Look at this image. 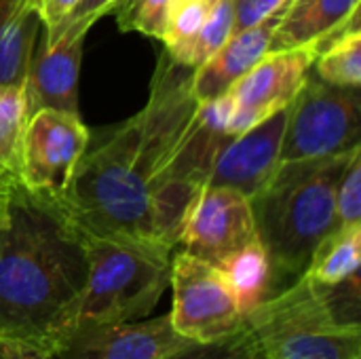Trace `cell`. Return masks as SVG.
<instances>
[{
    "mask_svg": "<svg viewBox=\"0 0 361 359\" xmlns=\"http://www.w3.org/2000/svg\"><path fill=\"white\" fill-rule=\"evenodd\" d=\"M190 68L180 66L165 51L146 106L110 127L97 142L89 140L91 148H85L57 203L85 237L163 245L154 233V197L161 174L199 106L190 91Z\"/></svg>",
    "mask_w": 361,
    "mask_h": 359,
    "instance_id": "6da1fadb",
    "label": "cell"
},
{
    "mask_svg": "<svg viewBox=\"0 0 361 359\" xmlns=\"http://www.w3.org/2000/svg\"><path fill=\"white\" fill-rule=\"evenodd\" d=\"M87 239L66 212L19 182L0 226V341L57 359L87 286Z\"/></svg>",
    "mask_w": 361,
    "mask_h": 359,
    "instance_id": "7a4b0ae2",
    "label": "cell"
},
{
    "mask_svg": "<svg viewBox=\"0 0 361 359\" xmlns=\"http://www.w3.org/2000/svg\"><path fill=\"white\" fill-rule=\"evenodd\" d=\"M361 146L319 159L279 163L254 197L256 237L269 254L275 281L298 279L322 239L336 229V186Z\"/></svg>",
    "mask_w": 361,
    "mask_h": 359,
    "instance_id": "3957f363",
    "label": "cell"
},
{
    "mask_svg": "<svg viewBox=\"0 0 361 359\" xmlns=\"http://www.w3.org/2000/svg\"><path fill=\"white\" fill-rule=\"evenodd\" d=\"M89 275L74 334L95 326L144 320L169 288L171 254L157 243L85 237Z\"/></svg>",
    "mask_w": 361,
    "mask_h": 359,
    "instance_id": "277c9868",
    "label": "cell"
},
{
    "mask_svg": "<svg viewBox=\"0 0 361 359\" xmlns=\"http://www.w3.org/2000/svg\"><path fill=\"white\" fill-rule=\"evenodd\" d=\"M262 359H361V326L341 322L305 273L245 315Z\"/></svg>",
    "mask_w": 361,
    "mask_h": 359,
    "instance_id": "5b68a950",
    "label": "cell"
},
{
    "mask_svg": "<svg viewBox=\"0 0 361 359\" xmlns=\"http://www.w3.org/2000/svg\"><path fill=\"white\" fill-rule=\"evenodd\" d=\"M360 138V89L334 87L309 74L288 106L281 163L349 152L361 146Z\"/></svg>",
    "mask_w": 361,
    "mask_h": 359,
    "instance_id": "8992f818",
    "label": "cell"
},
{
    "mask_svg": "<svg viewBox=\"0 0 361 359\" xmlns=\"http://www.w3.org/2000/svg\"><path fill=\"white\" fill-rule=\"evenodd\" d=\"M169 286L173 292L169 320L180 336L192 343H209L245 324L237 298L216 264L173 250Z\"/></svg>",
    "mask_w": 361,
    "mask_h": 359,
    "instance_id": "52a82bcc",
    "label": "cell"
},
{
    "mask_svg": "<svg viewBox=\"0 0 361 359\" xmlns=\"http://www.w3.org/2000/svg\"><path fill=\"white\" fill-rule=\"evenodd\" d=\"M89 140L80 114L38 110L23 125L17 182L27 193L59 203Z\"/></svg>",
    "mask_w": 361,
    "mask_h": 359,
    "instance_id": "ba28073f",
    "label": "cell"
},
{
    "mask_svg": "<svg viewBox=\"0 0 361 359\" xmlns=\"http://www.w3.org/2000/svg\"><path fill=\"white\" fill-rule=\"evenodd\" d=\"M315 55V44L269 51L252 70H247L226 91L233 106L231 135H239L277 110L288 108L309 78Z\"/></svg>",
    "mask_w": 361,
    "mask_h": 359,
    "instance_id": "9c48e42d",
    "label": "cell"
},
{
    "mask_svg": "<svg viewBox=\"0 0 361 359\" xmlns=\"http://www.w3.org/2000/svg\"><path fill=\"white\" fill-rule=\"evenodd\" d=\"M256 239L252 201L231 188L205 186L186 216L178 245L218 267L226 256Z\"/></svg>",
    "mask_w": 361,
    "mask_h": 359,
    "instance_id": "30bf717a",
    "label": "cell"
},
{
    "mask_svg": "<svg viewBox=\"0 0 361 359\" xmlns=\"http://www.w3.org/2000/svg\"><path fill=\"white\" fill-rule=\"evenodd\" d=\"M89 28L74 23L51 42L40 30L21 85L27 118L38 110L78 114V76Z\"/></svg>",
    "mask_w": 361,
    "mask_h": 359,
    "instance_id": "8fae6325",
    "label": "cell"
},
{
    "mask_svg": "<svg viewBox=\"0 0 361 359\" xmlns=\"http://www.w3.org/2000/svg\"><path fill=\"white\" fill-rule=\"evenodd\" d=\"M288 108L277 110L247 131L233 135L218 152L207 186L231 188L254 199L281 163V142Z\"/></svg>",
    "mask_w": 361,
    "mask_h": 359,
    "instance_id": "7c38bea8",
    "label": "cell"
},
{
    "mask_svg": "<svg viewBox=\"0 0 361 359\" xmlns=\"http://www.w3.org/2000/svg\"><path fill=\"white\" fill-rule=\"evenodd\" d=\"M190 343L180 336L169 320V313L108 324L80 330L70 336L57 359H161Z\"/></svg>",
    "mask_w": 361,
    "mask_h": 359,
    "instance_id": "4fadbf2b",
    "label": "cell"
},
{
    "mask_svg": "<svg viewBox=\"0 0 361 359\" xmlns=\"http://www.w3.org/2000/svg\"><path fill=\"white\" fill-rule=\"evenodd\" d=\"M288 4L267 19L231 34V38L205 63L192 70L190 91L199 104L224 95L247 70H252L269 53L273 34Z\"/></svg>",
    "mask_w": 361,
    "mask_h": 359,
    "instance_id": "5bb4252c",
    "label": "cell"
},
{
    "mask_svg": "<svg viewBox=\"0 0 361 359\" xmlns=\"http://www.w3.org/2000/svg\"><path fill=\"white\" fill-rule=\"evenodd\" d=\"M360 13V0H290L269 51L322 44Z\"/></svg>",
    "mask_w": 361,
    "mask_h": 359,
    "instance_id": "9a60e30c",
    "label": "cell"
},
{
    "mask_svg": "<svg viewBox=\"0 0 361 359\" xmlns=\"http://www.w3.org/2000/svg\"><path fill=\"white\" fill-rule=\"evenodd\" d=\"M40 30L30 0H0V89L23 85Z\"/></svg>",
    "mask_w": 361,
    "mask_h": 359,
    "instance_id": "2e32d148",
    "label": "cell"
},
{
    "mask_svg": "<svg viewBox=\"0 0 361 359\" xmlns=\"http://www.w3.org/2000/svg\"><path fill=\"white\" fill-rule=\"evenodd\" d=\"M218 269L224 273L243 317L262 300L275 294V275L267 250L256 239L245 248L226 256Z\"/></svg>",
    "mask_w": 361,
    "mask_h": 359,
    "instance_id": "e0dca14e",
    "label": "cell"
},
{
    "mask_svg": "<svg viewBox=\"0 0 361 359\" xmlns=\"http://www.w3.org/2000/svg\"><path fill=\"white\" fill-rule=\"evenodd\" d=\"M361 222L341 224L315 248L305 275L319 288H334L360 275Z\"/></svg>",
    "mask_w": 361,
    "mask_h": 359,
    "instance_id": "ac0fdd59",
    "label": "cell"
},
{
    "mask_svg": "<svg viewBox=\"0 0 361 359\" xmlns=\"http://www.w3.org/2000/svg\"><path fill=\"white\" fill-rule=\"evenodd\" d=\"M315 76L334 87L360 89L361 85V32L360 13L353 15L338 32L317 44L313 61Z\"/></svg>",
    "mask_w": 361,
    "mask_h": 359,
    "instance_id": "d6986e66",
    "label": "cell"
},
{
    "mask_svg": "<svg viewBox=\"0 0 361 359\" xmlns=\"http://www.w3.org/2000/svg\"><path fill=\"white\" fill-rule=\"evenodd\" d=\"M233 25H235V0H218L209 17L197 32V36L173 61L190 70L199 68L231 38Z\"/></svg>",
    "mask_w": 361,
    "mask_h": 359,
    "instance_id": "ffe728a7",
    "label": "cell"
},
{
    "mask_svg": "<svg viewBox=\"0 0 361 359\" xmlns=\"http://www.w3.org/2000/svg\"><path fill=\"white\" fill-rule=\"evenodd\" d=\"M25 104L21 87L0 89V176L17 180L19 144L25 125Z\"/></svg>",
    "mask_w": 361,
    "mask_h": 359,
    "instance_id": "44dd1931",
    "label": "cell"
},
{
    "mask_svg": "<svg viewBox=\"0 0 361 359\" xmlns=\"http://www.w3.org/2000/svg\"><path fill=\"white\" fill-rule=\"evenodd\" d=\"M218 0H171L161 42L171 59H176L197 36Z\"/></svg>",
    "mask_w": 361,
    "mask_h": 359,
    "instance_id": "7402d4cb",
    "label": "cell"
},
{
    "mask_svg": "<svg viewBox=\"0 0 361 359\" xmlns=\"http://www.w3.org/2000/svg\"><path fill=\"white\" fill-rule=\"evenodd\" d=\"M161 359H262L258 341L247 324L209 343H186Z\"/></svg>",
    "mask_w": 361,
    "mask_h": 359,
    "instance_id": "603a6c76",
    "label": "cell"
},
{
    "mask_svg": "<svg viewBox=\"0 0 361 359\" xmlns=\"http://www.w3.org/2000/svg\"><path fill=\"white\" fill-rule=\"evenodd\" d=\"M171 0H121L114 8L123 32H140L148 38H163Z\"/></svg>",
    "mask_w": 361,
    "mask_h": 359,
    "instance_id": "cb8c5ba5",
    "label": "cell"
},
{
    "mask_svg": "<svg viewBox=\"0 0 361 359\" xmlns=\"http://www.w3.org/2000/svg\"><path fill=\"white\" fill-rule=\"evenodd\" d=\"M361 222V150H357L336 186V226Z\"/></svg>",
    "mask_w": 361,
    "mask_h": 359,
    "instance_id": "d4e9b609",
    "label": "cell"
},
{
    "mask_svg": "<svg viewBox=\"0 0 361 359\" xmlns=\"http://www.w3.org/2000/svg\"><path fill=\"white\" fill-rule=\"evenodd\" d=\"M121 4V0H80L74 11L63 19V23L49 36H44L47 42L55 40L66 28L74 25V23H87V25H93L99 17H104L106 13H114V8ZM44 34V32H42Z\"/></svg>",
    "mask_w": 361,
    "mask_h": 359,
    "instance_id": "484cf974",
    "label": "cell"
},
{
    "mask_svg": "<svg viewBox=\"0 0 361 359\" xmlns=\"http://www.w3.org/2000/svg\"><path fill=\"white\" fill-rule=\"evenodd\" d=\"M78 2L80 0H30L34 13L40 19L44 36L53 34L63 23V19L74 11Z\"/></svg>",
    "mask_w": 361,
    "mask_h": 359,
    "instance_id": "4316f807",
    "label": "cell"
},
{
    "mask_svg": "<svg viewBox=\"0 0 361 359\" xmlns=\"http://www.w3.org/2000/svg\"><path fill=\"white\" fill-rule=\"evenodd\" d=\"M0 359H47L34 351H27V349H21V347H15L11 343H4L0 341Z\"/></svg>",
    "mask_w": 361,
    "mask_h": 359,
    "instance_id": "83f0119b",
    "label": "cell"
},
{
    "mask_svg": "<svg viewBox=\"0 0 361 359\" xmlns=\"http://www.w3.org/2000/svg\"><path fill=\"white\" fill-rule=\"evenodd\" d=\"M15 182H17L15 178H4V176H0V203H4V201L8 199L11 186H13Z\"/></svg>",
    "mask_w": 361,
    "mask_h": 359,
    "instance_id": "f1b7e54d",
    "label": "cell"
},
{
    "mask_svg": "<svg viewBox=\"0 0 361 359\" xmlns=\"http://www.w3.org/2000/svg\"><path fill=\"white\" fill-rule=\"evenodd\" d=\"M4 220H6V201L0 203V226L4 224Z\"/></svg>",
    "mask_w": 361,
    "mask_h": 359,
    "instance_id": "f546056e",
    "label": "cell"
}]
</instances>
